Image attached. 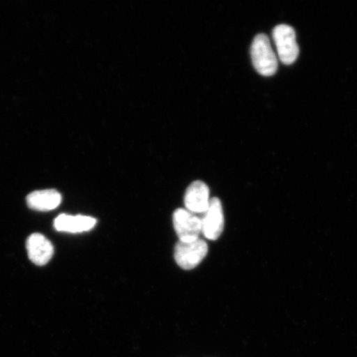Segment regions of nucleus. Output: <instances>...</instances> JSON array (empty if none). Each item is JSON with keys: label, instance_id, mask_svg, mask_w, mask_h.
Listing matches in <instances>:
<instances>
[{"label": "nucleus", "instance_id": "nucleus-5", "mask_svg": "<svg viewBox=\"0 0 357 357\" xmlns=\"http://www.w3.org/2000/svg\"><path fill=\"white\" fill-rule=\"evenodd\" d=\"M201 222H202V234L205 238L213 241L220 238L225 229V215H223L220 199H211L207 211L201 218Z\"/></svg>", "mask_w": 357, "mask_h": 357}, {"label": "nucleus", "instance_id": "nucleus-3", "mask_svg": "<svg viewBox=\"0 0 357 357\" xmlns=\"http://www.w3.org/2000/svg\"><path fill=\"white\" fill-rule=\"evenodd\" d=\"M208 253L205 241L198 239L190 243L178 242L175 247V260L177 265L184 270L195 269L204 260Z\"/></svg>", "mask_w": 357, "mask_h": 357}, {"label": "nucleus", "instance_id": "nucleus-9", "mask_svg": "<svg viewBox=\"0 0 357 357\" xmlns=\"http://www.w3.org/2000/svg\"><path fill=\"white\" fill-rule=\"evenodd\" d=\"M30 208L38 211H51L61 203V195L55 190L34 191L26 197Z\"/></svg>", "mask_w": 357, "mask_h": 357}, {"label": "nucleus", "instance_id": "nucleus-6", "mask_svg": "<svg viewBox=\"0 0 357 357\" xmlns=\"http://www.w3.org/2000/svg\"><path fill=\"white\" fill-rule=\"evenodd\" d=\"M26 247L30 260L37 266L47 265L54 253L50 241L40 234L31 235L26 240Z\"/></svg>", "mask_w": 357, "mask_h": 357}, {"label": "nucleus", "instance_id": "nucleus-7", "mask_svg": "<svg viewBox=\"0 0 357 357\" xmlns=\"http://www.w3.org/2000/svg\"><path fill=\"white\" fill-rule=\"evenodd\" d=\"M184 201L187 211L193 213H204L211 202L208 185L200 181L192 183L186 190Z\"/></svg>", "mask_w": 357, "mask_h": 357}, {"label": "nucleus", "instance_id": "nucleus-1", "mask_svg": "<svg viewBox=\"0 0 357 357\" xmlns=\"http://www.w3.org/2000/svg\"><path fill=\"white\" fill-rule=\"evenodd\" d=\"M252 60L257 73L263 77H271L278 70V60L266 34H258L251 48Z\"/></svg>", "mask_w": 357, "mask_h": 357}, {"label": "nucleus", "instance_id": "nucleus-8", "mask_svg": "<svg viewBox=\"0 0 357 357\" xmlns=\"http://www.w3.org/2000/svg\"><path fill=\"white\" fill-rule=\"evenodd\" d=\"M96 220L88 216H71L61 214L54 222L55 229L66 233H83L93 229L96 225Z\"/></svg>", "mask_w": 357, "mask_h": 357}, {"label": "nucleus", "instance_id": "nucleus-4", "mask_svg": "<svg viewBox=\"0 0 357 357\" xmlns=\"http://www.w3.org/2000/svg\"><path fill=\"white\" fill-rule=\"evenodd\" d=\"M173 223L180 242H193L198 240L202 233L201 218L187 209H176L173 214Z\"/></svg>", "mask_w": 357, "mask_h": 357}, {"label": "nucleus", "instance_id": "nucleus-2", "mask_svg": "<svg viewBox=\"0 0 357 357\" xmlns=\"http://www.w3.org/2000/svg\"><path fill=\"white\" fill-rule=\"evenodd\" d=\"M273 39L280 61L287 66L296 62L300 49L292 26L285 24L276 26L273 30Z\"/></svg>", "mask_w": 357, "mask_h": 357}]
</instances>
